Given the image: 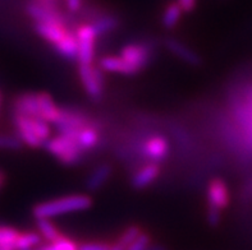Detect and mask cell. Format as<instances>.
Instances as JSON below:
<instances>
[{
	"label": "cell",
	"mask_w": 252,
	"mask_h": 250,
	"mask_svg": "<svg viewBox=\"0 0 252 250\" xmlns=\"http://www.w3.org/2000/svg\"><path fill=\"white\" fill-rule=\"evenodd\" d=\"M78 76L83 89L86 91L90 98L99 101L104 92V76L100 67L95 65H80L78 67Z\"/></svg>",
	"instance_id": "8992f818"
},
{
	"label": "cell",
	"mask_w": 252,
	"mask_h": 250,
	"mask_svg": "<svg viewBox=\"0 0 252 250\" xmlns=\"http://www.w3.org/2000/svg\"><path fill=\"white\" fill-rule=\"evenodd\" d=\"M4 180H5V176H4V174L0 171V188H1V185L4 184Z\"/></svg>",
	"instance_id": "1f68e13d"
},
{
	"label": "cell",
	"mask_w": 252,
	"mask_h": 250,
	"mask_svg": "<svg viewBox=\"0 0 252 250\" xmlns=\"http://www.w3.org/2000/svg\"><path fill=\"white\" fill-rule=\"evenodd\" d=\"M41 235L36 232H21L16 241L14 250H33L41 243Z\"/></svg>",
	"instance_id": "d6986e66"
},
{
	"label": "cell",
	"mask_w": 252,
	"mask_h": 250,
	"mask_svg": "<svg viewBox=\"0 0 252 250\" xmlns=\"http://www.w3.org/2000/svg\"><path fill=\"white\" fill-rule=\"evenodd\" d=\"M54 48L62 56L67 57V59H77V55H78V41H77L76 33L69 31V33L61 42H58Z\"/></svg>",
	"instance_id": "9a60e30c"
},
{
	"label": "cell",
	"mask_w": 252,
	"mask_h": 250,
	"mask_svg": "<svg viewBox=\"0 0 252 250\" xmlns=\"http://www.w3.org/2000/svg\"><path fill=\"white\" fill-rule=\"evenodd\" d=\"M35 29L37 32V35L41 36L44 40L53 44L54 46L58 42H61L70 31V29H68L67 23L62 22L36 23Z\"/></svg>",
	"instance_id": "9c48e42d"
},
{
	"label": "cell",
	"mask_w": 252,
	"mask_h": 250,
	"mask_svg": "<svg viewBox=\"0 0 252 250\" xmlns=\"http://www.w3.org/2000/svg\"><path fill=\"white\" fill-rule=\"evenodd\" d=\"M110 250H127V248H125L123 245L119 244L118 241H117V243L112 244V247H110Z\"/></svg>",
	"instance_id": "f546056e"
},
{
	"label": "cell",
	"mask_w": 252,
	"mask_h": 250,
	"mask_svg": "<svg viewBox=\"0 0 252 250\" xmlns=\"http://www.w3.org/2000/svg\"><path fill=\"white\" fill-rule=\"evenodd\" d=\"M99 67L101 70L110 72V73H118L123 76H134L138 72L132 67L131 64L123 59L122 56H114V55H109V56L101 57Z\"/></svg>",
	"instance_id": "8fae6325"
},
{
	"label": "cell",
	"mask_w": 252,
	"mask_h": 250,
	"mask_svg": "<svg viewBox=\"0 0 252 250\" xmlns=\"http://www.w3.org/2000/svg\"><path fill=\"white\" fill-rule=\"evenodd\" d=\"M238 115H240V120L246 124V125H249L247 128H249L250 142L252 143V98H250L249 104L245 108L238 111Z\"/></svg>",
	"instance_id": "d4e9b609"
},
{
	"label": "cell",
	"mask_w": 252,
	"mask_h": 250,
	"mask_svg": "<svg viewBox=\"0 0 252 250\" xmlns=\"http://www.w3.org/2000/svg\"><path fill=\"white\" fill-rule=\"evenodd\" d=\"M0 101H1V96H0Z\"/></svg>",
	"instance_id": "836d02e7"
},
{
	"label": "cell",
	"mask_w": 252,
	"mask_h": 250,
	"mask_svg": "<svg viewBox=\"0 0 252 250\" xmlns=\"http://www.w3.org/2000/svg\"><path fill=\"white\" fill-rule=\"evenodd\" d=\"M112 244L105 241H89L78 245V250H110Z\"/></svg>",
	"instance_id": "4316f807"
},
{
	"label": "cell",
	"mask_w": 252,
	"mask_h": 250,
	"mask_svg": "<svg viewBox=\"0 0 252 250\" xmlns=\"http://www.w3.org/2000/svg\"><path fill=\"white\" fill-rule=\"evenodd\" d=\"M21 232L14 227L0 226V249L14 250L16 241Z\"/></svg>",
	"instance_id": "44dd1931"
},
{
	"label": "cell",
	"mask_w": 252,
	"mask_h": 250,
	"mask_svg": "<svg viewBox=\"0 0 252 250\" xmlns=\"http://www.w3.org/2000/svg\"><path fill=\"white\" fill-rule=\"evenodd\" d=\"M23 143L18 139V137L8 136V134H0V149H10V151H18L22 148Z\"/></svg>",
	"instance_id": "cb8c5ba5"
},
{
	"label": "cell",
	"mask_w": 252,
	"mask_h": 250,
	"mask_svg": "<svg viewBox=\"0 0 252 250\" xmlns=\"http://www.w3.org/2000/svg\"><path fill=\"white\" fill-rule=\"evenodd\" d=\"M110 175H112V166L109 164H102L97 166L87 179V188L90 190L100 189L109 180Z\"/></svg>",
	"instance_id": "2e32d148"
},
{
	"label": "cell",
	"mask_w": 252,
	"mask_h": 250,
	"mask_svg": "<svg viewBox=\"0 0 252 250\" xmlns=\"http://www.w3.org/2000/svg\"><path fill=\"white\" fill-rule=\"evenodd\" d=\"M33 250H78V244L72 239L63 236L54 243H48L46 245L37 247Z\"/></svg>",
	"instance_id": "7402d4cb"
},
{
	"label": "cell",
	"mask_w": 252,
	"mask_h": 250,
	"mask_svg": "<svg viewBox=\"0 0 252 250\" xmlns=\"http://www.w3.org/2000/svg\"><path fill=\"white\" fill-rule=\"evenodd\" d=\"M147 250H166V249L163 247V245H154V244H151L150 248H149V249H147Z\"/></svg>",
	"instance_id": "4dcf8cb0"
},
{
	"label": "cell",
	"mask_w": 252,
	"mask_h": 250,
	"mask_svg": "<svg viewBox=\"0 0 252 250\" xmlns=\"http://www.w3.org/2000/svg\"><path fill=\"white\" fill-rule=\"evenodd\" d=\"M151 245V236L147 232H141L140 236H138L136 240L132 243L129 247L127 248V250H147Z\"/></svg>",
	"instance_id": "484cf974"
},
{
	"label": "cell",
	"mask_w": 252,
	"mask_h": 250,
	"mask_svg": "<svg viewBox=\"0 0 252 250\" xmlns=\"http://www.w3.org/2000/svg\"><path fill=\"white\" fill-rule=\"evenodd\" d=\"M177 4L183 12H192L196 6V0H177Z\"/></svg>",
	"instance_id": "83f0119b"
},
{
	"label": "cell",
	"mask_w": 252,
	"mask_h": 250,
	"mask_svg": "<svg viewBox=\"0 0 252 250\" xmlns=\"http://www.w3.org/2000/svg\"><path fill=\"white\" fill-rule=\"evenodd\" d=\"M151 48L146 44H129L122 49L121 56L140 73L151 61Z\"/></svg>",
	"instance_id": "52a82bcc"
},
{
	"label": "cell",
	"mask_w": 252,
	"mask_h": 250,
	"mask_svg": "<svg viewBox=\"0 0 252 250\" xmlns=\"http://www.w3.org/2000/svg\"><path fill=\"white\" fill-rule=\"evenodd\" d=\"M67 6L70 12H80L82 8V0H67Z\"/></svg>",
	"instance_id": "f1b7e54d"
},
{
	"label": "cell",
	"mask_w": 252,
	"mask_h": 250,
	"mask_svg": "<svg viewBox=\"0 0 252 250\" xmlns=\"http://www.w3.org/2000/svg\"><path fill=\"white\" fill-rule=\"evenodd\" d=\"M90 23H91L94 28H95L97 36L105 35V33L112 32L113 29L117 28L119 25L118 19L115 18L114 16H112V14H106V13H104L102 16H100L99 18H96L95 21H93V22Z\"/></svg>",
	"instance_id": "ac0fdd59"
},
{
	"label": "cell",
	"mask_w": 252,
	"mask_h": 250,
	"mask_svg": "<svg viewBox=\"0 0 252 250\" xmlns=\"http://www.w3.org/2000/svg\"><path fill=\"white\" fill-rule=\"evenodd\" d=\"M142 232V228L137 225H133V226H129L127 230L123 231V234L121 235V238L118 239V243L122 244L125 248H128L129 245L133 243L136 239L140 236V234Z\"/></svg>",
	"instance_id": "603a6c76"
},
{
	"label": "cell",
	"mask_w": 252,
	"mask_h": 250,
	"mask_svg": "<svg viewBox=\"0 0 252 250\" xmlns=\"http://www.w3.org/2000/svg\"><path fill=\"white\" fill-rule=\"evenodd\" d=\"M165 48L173 55H176L177 57H179L181 60L189 64V65H200L201 64V57L198 56V54H196L195 51H192L191 49L187 48L185 44H182L176 38H166Z\"/></svg>",
	"instance_id": "4fadbf2b"
},
{
	"label": "cell",
	"mask_w": 252,
	"mask_h": 250,
	"mask_svg": "<svg viewBox=\"0 0 252 250\" xmlns=\"http://www.w3.org/2000/svg\"><path fill=\"white\" fill-rule=\"evenodd\" d=\"M230 194L227 183L220 177L211 179L208 185V220L211 226L220 221V213L229 206Z\"/></svg>",
	"instance_id": "3957f363"
},
{
	"label": "cell",
	"mask_w": 252,
	"mask_h": 250,
	"mask_svg": "<svg viewBox=\"0 0 252 250\" xmlns=\"http://www.w3.org/2000/svg\"><path fill=\"white\" fill-rule=\"evenodd\" d=\"M78 41V55L77 60L80 65H93L95 56V42L97 33L91 23L80 25L74 31Z\"/></svg>",
	"instance_id": "5b68a950"
},
{
	"label": "cell",
	"mask_w": 252,
	"mask_h": 250,
	"mask_svg": "<svg viewBox=\"0 0 252 250\" xmlns=\"http://www.w3.org/2000/svg\"><path fill=\"white\" fill-rule=\"evenodd\" d=\"M13 124L16 128L18 139L23 144L32 148L44 147L45 143L51 138L49 123L37 117H27L13 114Z\"/></svg>",
	"instance_id": "7a4b0ae2"
},
{
	"label": "cell",
	"mask_w": 252,
	"mask_h": 250,
	"mask_svg": "<svg viewBox=\"0 0 252 250\" xmlns=\"http://www.w3.org/2000/svg\"><path fill=\"white\" fill-rule=\"evenodd\" d=\"M0 250H10V249H0Z\"/></svg>",
	"instance_id": "d6a6232c"
},
{
	"label": "cell",
	"mask_w": 252,
	"mask_h": 250,
	"mask_svg": "<svg viewBox=\"0 0 252 250\" xmlns=\"http://www.w3.org/2000/svg\"><path fill=\"white\" fill-rule=\"evenodd\" d=\"M100 129H101L100 125H91V127L83 128L80 133L77 134L76 142L78 147L82 149L83 153L90 151V149H93L99 143Z\"/></svg>",
	"instance_id": "5bb4252c"
},
{
	"label": "cell",
	"mask_w": 252,
	"mask_h": 250,
	"mask_svg": "<svg viewBox=\"0 0 252 250\" xmlns=\"http://www.w3.org/2000/svg\"><path fill=\"white\" fill-rule=\"evenodd\" d=\"M93 206V199L86 194H73L58 198V199L48 200L38 203L35 206L32 213L35 219H53L57 216L67 215V213L81 212L86 211Z\"/></svg>",
	"instance_id": "6da1fadb"
},
{
	"label": "cell",
	"mask_w": 252,
	"mask_h": 250,
	"mask_svg": "<svg viewBox=\"0 0 252 250\" xmlns=\"http://www.w3.org/2000/svg\"><path fill=\"white\" fill-rule=\"evenodd\" d=\"M45 148L49 153L57 157L63 165H76L82 159V149L78 147L73 138H69L63 134H58L45 143Z\"/></svg>",
	"instance_id": "277c9868"
},
{
	"label": "cell",
	"mask_w": 252,
	"mask_h": 250,
	"mask_svg": "<svg viewBox=\"0 0 252 250\" xmlns=\"http://www.w3.org/2000/svg\"><path fill=\"white\" fill-rule=\"evenodd\" d=\"M160 165L159 164H155V162H149L147 165H145L144 167H141L140 170L133 175L132 177V187L134 189H145L149 185L157 180L160 175Z\"/></svg>",
	"instance_id": "30bf717a"
},
{
	"label": "cell",
	"mask_w": 252,
	"mask_h": 250,
	"mask_svg": "<svg viewBox=\"0 0 252 250\" xmlns=\"http://www.w3.org/2000/svg\"><path fill=\"white\" fill-rule=\"evenodd\" d=\"M144 156L150 162L159 164L169 153V143L164 137L155 136L146 140L144 146Z\"/></svg>",
	"instance_id": "ba28073f"
},
{
	"label": "cell",
	"mask_w": 252,
	"mask_h": 250,
	"mask_svg": "<svg viewBox=\"0 0 252 250\" xmlns=\"http://www.w3.org/2000/svg\"><path fill=\"white\" fill-rule=\"evenodd\" d=\"M38 110H40V119L49 124H55L61 116V108H58L54 100L50 95L40 92L37 93Z\"/></svg>",
	"instance_id": "7c38bea8"
},
{
	"label": "cell",
	"mask_w": 252,
	"mask_h": 250,
	"mask_svg": "<svg viewBox=\"0 0 252 250\" xmlns=\"http://www.w3.org/2000/svg\"><path fill=\"white\" fill-rule=\"evenodd\" d=\"M182 12L183 10L181 9V6L177 3H170L169 5L166 6L165 10H164L163 13V19H161L164 28H174V27L178 25L181 17H182Z\"/></svg>",
	"instance_id": "ffe728a7"
},
{
	"label": "cell",
	"mask_w": 252,
	"mask_h": 250,
	"mask_svg": "<svg viewBox=\"0 0 252 250\" xmlns=\"http://www.w3.org/2000/svg\"><path fill=\"white\" fill-rule=\"evenodd\" d=\"M37 228L41 238H44L48 243H54L63 238L64 235L58 230L57 226L51 222L50 219H37Z\"/></svg>",
	"instance_id": "e0dca14e"
}]
</instances>
